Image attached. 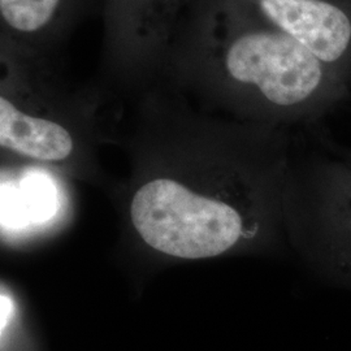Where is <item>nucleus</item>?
<instances>
[{
  "instance_id": "3",
  "label": "nucleus",
  "mask_w": 351,
  "mask_h": 351,
  "mask_svg": "<svg viewBox=\"0 0 351 351\" xmlns=\"http://www.w3.org/2000/svg\"><path fill=\"white\" fill-rule=\"evenodd\" d=\"M295 236L317 276L351 290V150L323 142L291 177Z\"/></svg>"
},
{
  "instance_id": "1",
  "label": "nucleus",
  "mask_w": 351,
  "mask_h": 351,
  "mask_svg": "<svg viewBox=\"0 0 351 351\" xmlns=\"http://www.w3.org/2000/svg\"><path fill=\"white\" fill-rule=\"evenodd\" d=\"M160 84L199 90L255 119L311 125L351 84L297 40L213 0H189L171 39Z\"/></svg>"
},
{
  "instance_id": "7",
  "label": "nucleus",
  "mask_w": 351,
  "mask_h": 351,
  "mask_svg": "<svg viewBox=\"0 0 351 351\" xmlns=\"http://www.w3.org/2000/svg\"><path fill=\"white\" fill-rule=\"evenodd\" d=\"M0 146L40 162H64L75 151V138L62 123L0 97Z\"/></svg>"
},
{
  "instance_id": "4",
  "label": "nucleus",
  "mask_w": 351,
  "mask_h": 351,
  "mask_svg": "<svg viewBox=\"0 0 351 351\" xmlns=\"http://www.w3.org/2000/svg\"><path fill=\"white\" fill-rule=\"evenodd\" d=\"M188 1L101 0V75L126 88L155 85Z\"/></svg>"
},
{
  "instance_id": "5",
  "label": "nucleus",
  "mask_w": 351,
  "mask_h": 351,
  "mask_svg": "<svg viewBox=\"0 0 351 351\" xmlns=\"http://www.w3.org/2000/svg\"><path fill=\"white\" fill-rule=\"evenodd\" d=\"M297 40L351 84V0H213Z\"/></svg>"
},
{
  "instance_id": "2",
  "label": "nucleus",
  "mask_w": 351,
  "mask_h": 351,
  "mask_svg": "<svg viewBox=\"0 0 351 351\" xmlns=\"http://www.w3.org/2000/svg\"><path fill=\"white\" fill-rule=\"evenodd\" d=\"M130 217L152 249L182 259L221 255L262 230L237 206L191 193L169 178L152 180L139 189Z\"/></svg>"
},
{
  "instance_id": "6",
  "label": "nucleus",
  "mask_w": 351,
  "mask_h": 351,
  "mask_svg": "<svg viewBox=\"0 0 351 351\" xmlns=\"http://www.w3.org/2000/svg\"><path fill=\"white\" fill-rule=\"evenodd\" d=\"M95 0H0V49L55 62Z\"/></svg>"
},
{
  "instance_id": "8",
  "label": "nucleus",
  "mask_w": 351,
  "mask_h": 351,
  "mask_svg": "<svg viewBox=\"0 0 351 351\" xmlns=\"http://www.w3.org/2000/svg\"><path fill=\"white\" fill-rule=\"evenodd\" d=\"M0 308H1V315H0V329L1 333L4 332V329L8 326L11 319L13 317L14 313V306L13 302L7 294H1L0 297Z\"/></svg>"
}]
</instances>
